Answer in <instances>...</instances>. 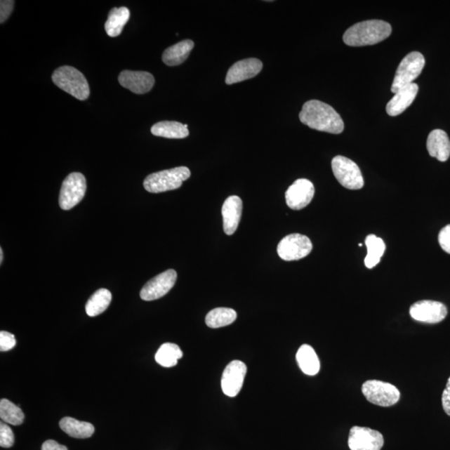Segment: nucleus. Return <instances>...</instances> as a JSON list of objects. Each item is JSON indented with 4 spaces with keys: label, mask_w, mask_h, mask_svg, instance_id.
<instances>
[{
    "label": "nucleus",
    "mask_w": 450,
    "mask_h": 450,
    "mask_svg": "<svg viewBox=\"0 0 450 450\" xmlns=\"http://www.w3.org/2000/svg\"><path fill=\"white\" fill-rule=\"evenodd\" d=\"M300 121L316 131L341 133L345 124L340 115L331 105L319 100H310L303 105Z\"/></svg>",
    "instance_id": "nucleus-1"
},
{
    "label": "nucleus",
    "mask_w": 450,
    "mask_h": 450,
    "mask_svg": "<svg viewBox=\"0 0 450 450\" xmlns=\"http://www.w3.org/2000/svg\"><path fill=\"white\" fill-rule=\"evenodd\" d=\"M392 27L383 20H367L351 26L345 31L344 42L349 46H373L390 37Z\"/></svg>",
    "instance_id": "nucleus-2"
},
{
    "label": "nucleus",
    "mask_w": 450,
    "mask_h": 450,
    "mask_svg": "<svg viewBox=\"0 0 450 450\" xmlns=\"http://www.w3.org/2000/svg\"><path fill=\"white\" fill-rule=\"evenodd\" d=\"M52 80L57 87L79 100H86L91 95L86 78L72 66H62L55 70Z\"/></svg>",
    "instance_id": "nucleus-3"
},
{
    "label": "nucleus",
    "mask_w": 450,
    "mask_h": 450,
    "mask_svg": "<svg viewBox=\"0 0 450 450\" xmlns=\"http://www.w3.org/2000/svg\"><path fill=\"white\" fill-rule=\"evenodd\" d=\"M191 176L190 171L185 166L173 168L151 173L144 181L145 189L150 193L158 194L180 188Z\"/></svg>",
    "instance_id": "nucleus-4"
},
{
    "label": "nucleus",
    "mask_w": 450,
    "mask_h": 450,
    "mask_svg": "<svg viewBox=\"0 0 450 450\" xmlns=\"http://www.w3.org/2000/svg\"><path fill=\"white\" fill-rule=\"evenodd\" d=\"M425 65L424 55L421 53L414 51L405 56L396 71L391 92L398 93L402 88L413 83V80L420 77Z\"/></svg>",
    "instance_id": "nucleus-5"
},
{
    "label": "nucleus",
    "mask_w": 450,
    "mask_h": 450,
    "mask_svg": "<svg viewBox=\"0 0 450 450\" xmlns=\"http://www.w3.org/2000/svg\"><path fill=\"white\" fill-rule=\"evenodd\" d=\"M362 393L369 402L381 407H390L397 404L400 392L390 383L368 380L362 385Z\"/></svg>",
    "instance_id": "nucleus-6"
},
{
    "label": "nucleus",
    "mask_w": 450,
    "mask_h": 450,
    "mask_svg": "<svg viewBox=\"0 0 450 450\" xmlns=\"http://www.w3.org/2000/svg\"><path fill=\"white\" fill-rule=\"evenodd\" d=\"M332 169L336 180L345 188L357 190L363 188L364 182L357 164L351 159L338 155L332 160Z\"/></svg>",
    "instance_id": "nucleus-7"
},
{
    "label": "nucleus",
    "mask_w": 450,
    "mask_h": 450,
    "mask_svg": "<svg viewBox=\"0 0 450 450\" xmlns=\"http://www.w3.org/2000/svg\"><path fill=\"white\" fill-rule=\"evenodd\" d=\"M87 189L86 177L81 173H71L62 184L60 194V206L70 211L82 201Z\"/></svg>",
    "instance_id": "nucleus-8"
},
{
    "label": "nucleus",
    "mask_w": 450,
    "mask_h": 450,
    "mask_svg": "<svg viewBox=\"0 0 450 450\" xmlns=\"http://www.w3.org/2000/svg\"><path fill=\"white\" fill-rule=\"evenodd\" d=\"M312 249L313 244L307 236L292 234L287 235L279 242L277 252L283 260L293 261L308 256Z\"/></svg>",
    "instance_id": "nucleus-9"
},
{
    "label": "nucleus",
    "mask_w": 450,
    "mask_h": 450,
    "mask_svg": "<svg viewBox=\"0 0 450 450\" xmlns=\"http://www.w3.org/2000/svg\"><path fill=\"white\" fill-rule=\"evenodd\" d=\"M177 273L176 270H168L155 276L147 282L140 291L143 300L152 301L167 295L176 284Z\"/></svg>",
    "instance_id": "nucleus-10"
},
{
    "label": "nucleus",
    "mask_w": 450,
    "mask_h": 450,
    "mask_svg": "<svg viewBox=\"0 0 450 450\" xmlns=\"http://www.w3.org/2000/svg\"><path fill=\"white\" fill-rule=\"evenodd\" d=\"M348 444L350 450H380L384 445V437L380 432L369 428H351Z\"/></svg>",
    "instance_id": "nucleus-11"
},
{
    "label": "nucleus",
    "mask_w": 450,
    "mask_h": 450,
    "mask_svg": "<svg viewBox=\"0 0 450 450\" xmlns=\"http://www.w3.org/2000/svg\"><path fill=\"white\" fill-rule=\"evenodd\" d=\"M409 314L417 322L438 324L446 318L448 310L442 303L434 300H421L414 303Z\"/></svg>",
    "instance_id": "nucleus-12"
},
{
    "label": "nucleus",
    "mask_w": 450,
    "mask_h": 450,
    "mask_svg": "<svg viewBox=\"0 0 450 450\" xmlns=\"http://www.w3.org/2000/svg\"><path fill=\"white\" fill-rule=\"evenodd\" d=\"M247 366L242 361L234 360L227 365L221 378V388L225 395L235 397L241 390Z\"/></svg>",
    "instance_id": "nucleus-13"
},
{
    "label": "nucleus",
    "mask_w": 450,
    "mask_h": 450,
    "mask_svg": "<svg viewBox=\"0 0 450 450\" xmlns=\"http://www.w3.org/2000/svg\"><path fill=\"white\" fill-rule=\"evenodd\" d=\"M315 195V186L306 179L297 180L285 193L287 206L293 211H300L308 206Z\"/></svg>",
    "instance_id": "nucleus-14"
},
{
    "label": "nucleus",
    "mask_w": 450,
    "mask_h": 450,
    "mask_svg": "<svg viewBox=\"0 0 450 450\" xmlns=\"http://www.w3.org/2000/svg\"><path fill=\"white\" fill-rule=\"evenodd\" d=\"M119 82L128 91L144 95L152 90L155 80L152 74L145 71L124 70L119 74Z\"/></svg>",
    "instance_id": "nucleus-15"
},
{
    "label": "nucleus",
    "mask_w": 450,
    "mask_h": 450,
    "mask_svg": "<svg viewBox=\"0 0 450 450\" xmlns=\"http://www.w3.org/2000/svg\"><path fill=\"white\" fill-rule=\"evenodd\" d=\"M262 68V62L256 58L236 62L227 73L225 82L227 84H233L252 79L260 73Z\"/></svg>",
    "instance_id": "nucleus-16"
},
{
    "label": "nucleus",
    "mask_w": 450,
    "mask_h": 450,
    "mask_svg": "<svg viewBox=\"0 0 450 450\" xmlns=\"http://www.w3.org/2000/svg\"><path fill=\"white\" fill-rule=\"evenodd\" d=\"M243 202L238 196H230L223 204L222 216L224 231L226 234L232 235L237 230L241 219Z\"/></svg>",
    "instance_id": "nucleus-17"
},
{
    "label": "nucleus",
    "mask_w": 450,
    "mask_h": 450,
    "mask_svg": "<svg viewBox=\"0 0 450 450\" xmlns=\"http://www.w3.org/2000/svg\"><path fill=\"white\" fill-rule=\"evenodd\" d=\"M427 150L431 157L441 162L447 161L450 156V140L442 129L431 131L427 140Z\"/></svg>",
    "instance_id": "nucleus-18"
},
{
    "label": "nucleus",
    "mask_w": 450,
    "mask_h": 450,
    "mask_svg": "<svg viewBox=\"0 0 450 450\" xmlns=\"http://www.w3.org/2000/svg\"><path fill=\"white\" fill-rule=\"evenodd\" d=\"M418 91V84L413 83L396 93L389 103L387 104V114L393 116V117L402 114L404 110H406L411 105L414 99H416Z\"/></svg>",
    "instance_id": "nucleus-19"
},
{
    "label": "nucleus",
    "mask_w": 450,
    "mask_h": 450,
    "mask_svg": "<svg viewBox=\"0 0 450 450\" xmlns=\"http://www.w3.org/2000/svg\"><path fill=\"white\" fill-rule=\"evenodd\" d=\"M194 47L192 40L185 39L166 48L163 53L162 60L168 66H177L188 59L190 53Z\"/></svg>",
    "instance_id": "nucleus-20"
},
{
    "label": "nucleus",
    "mask_w": 450,
    "mask_h": 450,
    "mask_svg": "<svg viewBox=\"0 0 450 450\" xmlns=\"http://www.w3.org/2000/svg\"><path fill=\"white\" fill-rule=\"evenodd\" d=\"M151 133L167 139H185L190 135L188 124L176 121H161L154 124Z\"/></svg>",
    "instance_id": "nucleus-21"
},
{
    "label": "nucleus",
    "mask_w": 450,
    "mask_h": 450,
    "mask_svg": "<svg viewBox=\"0 0 450 450\" xmlns=\"http://www.w3.org/2000/svg\"><path fill=\"white\" fill-rule=\"evenodd\" d=\"M131 19V11L126 7L114 8L109 13L105 28L110 37H117Z\"/></svg>",
    "instance_id": "nucleus-22"
},
{
    "label": "nucleus",
    "mask_w": 450,
    "mask_h": 450,
    "mask_svg": "<svg viewBox=\"0 0 450 450\" xmlns=\"http://www.w3.org/2000/svg\"><path fill=\"white\" fill-rule=\"evenodd\" d=\"M60 427L70 437L77 439L90 438L95 433V427L91 423L79 421L70 417L62 418Z\"/></svg>",
    "instance_id": "nucleus-23"
},
{
    "label": "nucleus",
    "mask_w": 450,
    "mask_h": 450,
    "mask_svg": "<svg viewBox=\"0 0 450 450\" xmlns=\"http://www.w3.org/2000/svg\"><path fill=\"white\" fill-rule=\"evenodd\" d=\"M298 366L307 376H313L320 369V363L315 350L309 345H303L296 355Z\"/></svg>",
    "instance_id": "nucleus-24"
},
{
    "label": "nucleus",
    "mask_w": 450,
    "mask_h": 450,
    "mask_svg": "<svg viewBox=\"0 0 450 450\" xmlns=\"http://www.w3.org/2000/svg\"><path fill=\"white\" fill-rule=\"evenodd\" d=\"M365 244H366L368 253L365 257L364 264L368 269H373L380 262V258L385 251V244L384 240L377 237L376 235L369 234L365 239Z\"/></svg>",
    "instance_id": "nucleus-25"
},
{
    "label": "nucleus",
    "mask_w": 450,
    "mask_h": 450,
    "mask_svg": "<svg viewBox=\"0 0 450 450\" xmlns=\"http://www.w3.org/2000/svg\"><path fill=\"white\" fill-rule=\"evenodd\" d=\"M112 300V293L106 289H100L97 291L88 300L86 305V311L91 317H95L108 309Z\"/></svg>",
    "instance_id": "nucleus-26"
},
{
    "label": "nucleus",
    "mask_w": 450,
    "mask_h": 450,
    "mask_svg": "<svg viewBox=\"0 0 450 450\" xmlns=\"http://www.w3.org/2000/svg\"><path fill=\"white\" fill-rule=\"evenodd\" d=\"M237 319V313L230 308H216L209 311L206 315V323L211 329H218L233 324Z\"/></svg>",
    "instance_id": "nucleus-27"
},
{
    "label": "nucleus",
    "mask_w": 450,
    "mask_h": 450,
    "mask_svg": "<svg viewBox=\"0 0 450 450\" xmlns=\"http://www.w3.org/2000/svg\"><path fill=\"white\" fill-rule=\"evenodd\" d=\"M183 357L180 348L172 343H166L160 346L155 355V360L163 367L171 368L176 366L178 360Z\"/></svg>",
    "instance_id": "nucleus-28"
},
{
    "label": "nucleus",
    "mask_w": 450,
    "mask_h": 450,
    "mask_svg": "<svg viewBox=\"0 0 450 450\" xmlns=\"http://www.w3.org/2000/svg\"><path fill=\"white\" fill-rule=\"evenodd\" d=\"M0 418L4 422L12 425H20L25 420L24 412L10 400L3 399L0 401Z\"/></svg>",
    "instance_id": "nucleus-29"
},
{
    "label": "nucleus",
    "mask_w": 450,
    "mask_h": 450,
    "mask_svg": "<svg viewBox=\"0 0 450 450\" xmlns=\"http://www.w3.org/2000/svg\"><path fill=\"white\" fill-rule=\"evenodd\" d=\"M13 443H15V435H13L11 427L1 422L0 424V446L11 448Z\"/></svg>",
    "instance_id": "nucleus-30"
},
{
    "label": "nucleus",
    "mask_w": 450,
    "mask_h": 450,
    "mask_svg": "<svg viewBox=\"0 0 450 450\" xmlns=\"http://www.w3.org/2000/svg\"><path fill=\"white\" fill-rule=\"evenodd\" d=\"M16 345L15 336L6 331L0 332V351L6 352L11 350Z\"/></svg>",
    "instance_id": "nucleus-31"
},
{
    "label": "nucleus",
    "mask_w": 450,
    "mask_h": 450,
    "mask_svg": "<svg viewBox=\"0 0 450 450\" xmlns=\"http://www.w3.org/2000/svg\"><path fill=\"white\" fill-rule=\"evenodd\" d=\"M439 243L444 251L450 253V225L440 230Z\"/></svg>",
    "instance_id": "nucleus-32"
},
{
    "label": "nucleus",
    "mask_w": 450,
    "mask_h": 450,
    "mask_svg": "<svg viewBox=\"0 0 450 450\" xmlns=\"http://www.w3.org/2000/svg\"><path fill=\"white\" fill-rule=\"evenodd\" d=\"M13 6H15V1L2 0L0 2V23L3 24L8 20L13 10Z\"/></svg>",
    "instance_id": "nucleus-33"
},
{
    "label": "nucleus",
    "mask_w": 450,
    "mask_h": 450,
    "mask_svg": "<svg viewBox=\"0 0 450 450\" xmlns=\"http://www.w3.org/2000/svg\"><path fill=\"white\" fill-rule=\"evenodd\" d=\"M442 404L444 412L450 416V377L443 392Z\"/></svg>",
    "instance_id": "nucleus-34"
},
{
    "label": "nucleus",
    "mask_w": 450,
    "mask_h": 450,
    "mask_svg": "<svg viewBox=\"0 0 450 450\" xmlns=\"http://www.w3.org/2000/svg\"><path fill=\"white\" fill-rule=\"evenodd\" d=\"M42 450H68L65 445L57 443L56 441L48 439L42 445Z\"/></svg>",
    "instance_id": "nucleus-35"
},
{
    "label": "nucleus",
    "mask_w": 450,
    "mask_h": 450,
    "mask_svg": "<svg viewBox=\"0 0 450 450\" xmlns=\"http://www.w3.org/2000/svg\"><path fill=\"white\" fill-rule=\"evenodd\" d=\"M3 257H4V256H3V249H0V262H1V264H2V262H3V258H4Z\"/></svg>",
    "instance_id": "nucleus-36"
}]
</instances>
